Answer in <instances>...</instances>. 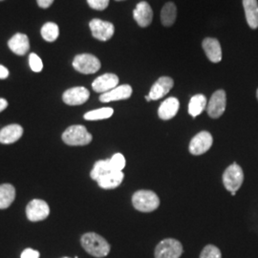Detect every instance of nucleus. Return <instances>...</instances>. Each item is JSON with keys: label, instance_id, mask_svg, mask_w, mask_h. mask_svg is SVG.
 Segmentation results:
<instances>
[{"label": "nucleus", "instance_id": "nucleus-5", "mask_svg": "<svg viewBox=\"0 0 258 258\" xmlns=\"http://www.w3.org/2000/svg\"><path fill=\"white\" fill-rule=\"evenodd\" d=\"M244 181V172L239 165L233 163L232 165L227 167L223 174V184L226 189L232 192H236Z\"/></svg>", "mask_w": 258, "mask_h": 258}, {"label": "nucleus", "instance_id": "nucleus-14", "mask_svg": "<svg viewBox=\"0 0 258 258\" xmlns=\"http://www.w3.org/2000/svg\"><path fill=\"white\" fill-rule=\"evenodd\" d=\"M119 83V78L115 74H104L98 77L92 83L93 90L97 93H106L116 88Z\"/></svg>", "mask_w": 258, "mask_h": 258}, {"label": "nucleus", "instance_id": "nucleus-1", "mask_svg": "<svg viewBox=\"0 0 258 258\" xmlns=\"http://www.w3.org/2000/svg\"><path fill=\"white\" fill-rule=\"evenodd\" d=\"M83 249L94 257H105L110 252V245L102 236L95 232H87L81 238Z\"/></svg>", "mask_w": 258, "mask_h": 258}, {"label": "nucleus", "instance_id": "nucleus-36", "mask_svg": "<svg viewBox=\"0 0 258 258\" xmlns=\"http://www.w3.org/2000/svg\"><path fill=\"white\" fill-rule=\"evenodd\" d=\"M146 100H147L148 102H150V101H151V99L149 98V96H147V97H146Z\"/></svg>", "mask_w": 258, "mask_h": 258}, {"label": "nucleus", "instance_id": "nucleus-39", "mask_svg": "<svg viewBox=\"0 0 258 258\" xmlns=\"http://www.w3.org/2000/svg\"><path fill=\"white\" fill-rule=\"evenodd\" d=\"M62 258H70V257H62Z\"/></svg>", "mask_w": 258, "mask_h": 258}, {"label": "nucleus", "instance_id": "nucleus-13", "mask_svg": "<svg viewBox=\"0 0 258 258\" xmlns=\"http://www.w3.org/2000/svg\"><path fill=\"white\" fill-rule=\"evenodd\" d=\"M133 18L138 23L139 26L148 27L153 19V11L150 5L146 1H142L137 4L136 8L133 11Z\"/></svg>", "mask_w": 258, "mask_h": 258}, {"label": "nucleus", "instance_id": "nucleus-40", "mask_svg": "<svg viewBox=\"0 0 258 258\" xmlns=\"http://www.w3.org/2000/svg\"><path fill=\"white\" fill-rule=\"evenodd\" d=\"M0 1H2V0H0Z\"/></svg>", "mask_w": 258, "mask_h": 258}, {"label": "nucleus", "instance_id": "nucleus-35", "mask_svg": "<svg viewBox=\"0 0 258 258\" xmlns=\"http://www.w3.org/2000/svg\"><path fill=\"white\" fill-rule=\"evenodd\" d=\"M7 106H8V102L5 99L0 98V112L5 110L7 108Z\"/></svg>", "mask_w": 258, "mask_h": 258}, {"label": "nucleus", "instance_id": "nucleus-2", "mask_svg": "<svg viewBox=\"0 0 258 258\" xmlns=\"http://www.w3.org/2000/svg\"><path fill=\"white\" fill-rule=\"evenodd\" d=\"M133 207L142 212H154L160 206V199L151 190H138L132 196Z\"/></svg>", "mask_w": 258, "mask_h": 258}, {"label": "nucleus", "instance_id": "nucleus-9", "mask_svg": "<svg viewBox=\"0 0 258 258\" xmlns=\"http://www.w3.org/2000/svg\"><path fill=\"white\" fill-rule=\"evenodd\" d=\"M89 27L93 37L101 41L109 40L115 33V27L111 22L101 19H92L89 23Z\"/></svg>", "mask_w": 258, "mask_h": 258}, {"label": "nucleus", "instance_id": "nucleus-3", "mask_svg": "<svg viewBox=\"0 0 258 258\" xmlns=\"http://www.w3.org/2000/svg\"><path fill=\"white\" fill-rule=\"evenodd\" d=\"M62 140L68 146H86L92 142V135L83 125H72L63 132Z\"/></svg>", "mask_w": 258, "mask_h": 258}, {"label": "nucleus", "instance_id": "nucleus-11", "mask_svg": "<svg viewBox=\"0 0 258 258\" xmlns=\"http://www.w3.org/2000/svg\"><path fill=\"white\" fill-rule=\"evenodd\" d=\"M89 97L90 92L88 89L83 86H79L66 90L62 95V100L68 105H81L87 102Z\"/></svg>", "mask_w": 258, "mask_h": 258}, {"label": "nucleus", "instance_id": "nucleus-37", "mask_svg": "<svg viewBox=\"0 0 258 258\" xmlns=\"http://www.w3.org/2000/svg\"><path fill=\"white\" fill-rule=\"evenodd\" d=\"M256 98H257V100H258V89H257V91H256Z\"/></svg>", "mask_w": 258, "mask_h": 258}, {"label": "nucleus", "instance_id": "nucleus-7", "mask_svg": "<svg viewBox=\"0 0 258 258\" xmlns=\"http://www.w3.org/2000/svg\"><path fill=\"white\" fill-rule=\"evenodd\" d=\"M227 96L224 90H217L212 94L207 106V112L212 119L220 118L226 110Z\"/></svg>", "mask_w": 258, "mask_h": 258}, {"label": "nucleus", "instance_id": "nucleus-18", "mask_svg": "<svg viewBox=\"0 0 258 258\" xmlns=\"http://www.w3.org/2000/svg\"><path fill=\"white\" fill-rule=\"evenodd\" d=\"M124 174L120 170H111L109 172L105 173L104 175L100 177L97 182L98 184L104 189H112L118 187L121 182L123 181Z\"/></svg>", "mask_w": 258, "mask_h": 258}, {"label": "nucleus", "instance_id": "nucleus-23", "mask_svg": "<svg viewBox=\"0 0 258 258\" xmlns=\"http://www.w3.org/2000/svg\"><path fill=\"white\" fill-rule=\"evenodd\" d=\"M177 18V7L173 2H167L161 11V21L166 27H170L174 24Z\"/></svg>", "mask_w": 258, "mask_h": 258}, {"label": "nucleus", "instance_id": "nucleus-4", "mask_svg": "<svg viewBox=\"0 0 258 258\" xmlns=\"http://www.w3.org/2000/svg\"><path fill=\"white\" fill-rule=\"evenodd\" d=\"M183 245L173 238L162 240L155 248V258H180L183 254Z\"/></svg>", "mask_w": 258, "mask_h": 258}, {"label": "nucleus", "instance_id": "nucleus-29", "mask_svg": "<svg viewBox=\"0 0 258 258\" xmlns=\"http://www.w3.org/2000/svg\"><path fill=\"white\" fill-rule=\"evenodd\" d=\"M110 165L113 169L122 171V169L125 166V158L121 153H116L109 159Z\"/></svg>", "mask_w": 258, "mask_h": 258}, {"label": "nucleus", "instance_id": "nucleus-17", "mask_svg": "<svg viewBox=\"0 0 258 258\" xmlns=\"http://www.w3.org/2000/svg\"><path fill=\"white\" fill-rule=\"evenodd\" d=\"M179 107H180V102L178 101V99H176L174 97H170L166 99L162 102V104L158 109L159 118L164 120H170L174 118L179 111Z\"/></svg>", "mask_w": 258, "mask_h": 258}, {"label": "nucleus", "instance_id": "nucleus-20", "mask_svg": "<svg viewBox=\"0 0 258 258\" xmlns=\"http://www.w3.org/2000/svg\"><path fill=\"white\" fill-rule=\"evenodd\" d=\"M10 50L19 55H24L30 49L29 38L26 35L18 33L8 42Z\"/></svg>", "mask_w": 258, "mask_h": 258}, {"label": "nucleus", "instance_id": "nucleus-31", "mask_svg": "<svg viewBox=\"0 0 258 258\" xmlns=\"http://www.w3.org/2000/svg\"><path fill=\"white\" fill-rule=\"evenodd\" d=\"M88 5L90 8L98 11H102L106 9L109 4V0H87Z\"/></svg>", "mask_w": 258, "mask_h": 258}, {"label": "nucleus", "instance_id": "nucleus-34", "mask_svg": "<svg viewBox=\"0 0 258 258\" xmlns=\"http://www.w3.org/2000/svg\"><path fill=\"white\" fill-rule=\"evenodd\" d=\"M8 76H9V70L5 66L0 65V80L7 79Z\"/></svg>", "mask_w": 258, "mask_h": 258}, {"label": "nucleus", "instance_id": "nucleus-24", "mask_svg": "<svg viewBox=\"0 0 258 258\" xmlns=\"http://www.w3.org/2000/svg\"><path fill=\"white\" fill-rule=\"evenodd\" d=\"M207 107V98L202 94L194 96L188 103V113L194 118L200 115Z\"/></svg>", "mask_w": 258, "mask_h": 258}, {"label": "nucleus", "instance_id": "nucleus-8", "mask_svg": "<svg viewBox=\"0 0 258 258\" xmlns=\"http://www.w3.org/2000/svg\"><path fill=\"white\" fill-rule=\"evenodd\" d=\"M50 208L48 204L40 200V199H34L28 204L26 208V215L27 218L32 222H38L45 220L49 216Z\"/></svg>", "mask_w": 258, "mask_h": 258}, {"label": "nucleus", "instance_id": "nucleus-21", "mask_svg": "<svg viewBox=\"0 0 258 258\" xmlns=\"http://www.w3.org/2000/svg\"><path fill=\"white\" fill-rule=\"evenodd\" d=\"M243 7L245 16L249 27L258 28V2L257 0H243Z\"/></svg>", "mask_w": 258, "mask_h": 258}, {"label": "nucleus", "instance_id": "nucleus-38", "mask_svg": "<svg viewBox=\"0 0 258 258\" xmlns=\"http://www.w3.org/2000/svg\"><path fill=\"white\" fill-rule=\"evenodd\" d=\"M116 1H123V0H116Z\"/></svg>", "mask_w": 258, "mask_h": 258}, {"label": "nucleus", "instance_id": "nucleus-26", "mask_svg": "<svg viewBox=\"0 0 258 258\" xmlns=\"http://www.w3.org/2000/svg\"><path fill=\"white\" fill-rule=\"evenodd\" d=\"M114 110L111 107H102L100 109L89 111L86 114H84L83 118L86 120H99L108 119L113 115Z\"/></svg>", "mask_w": 258, "mask_h": 258}, {"label": "nucleus", "instance_id": "nucleus-16", "mask_svg": "<svg viewBox=\"0 0 258 258\" xmlns=\"http://www.w3.org/2000/svg\"><path fill=\"white\" fill-rule=\"evenodd\" d=\"M205 54L207 57L213 62L218 63L222 59V49L219 41L216 38L207 37L202 42Z\"/></svg>", "mask_w": 258, "mask_h": 258}, {"label": "nucleus", "instance_id": "nucleus-25", "mask_svg": "<svg viewBox=\"0 0 258 258\" xmlns=\"http://www.w3.org/2000/svg\"><path fill=\"white\" fill-rule=\"evenodd\" d=\"M111 170H113V168L111 166L109 159H107V160H101V161L96 162V164L94 165V167H93L92 171L90 173V176H91L93 180L97 181L100 177H102V175H104L105 173L109 172Z\"/></svg>", "mask_w": 258, "mask_h": 258}, {"label": "nucleus", "instance_id": "nucleus-32", "mask_svg": "<svg viewBox=\"0 0 258 258\" xmlns=\"http://www.w3.org/2000/svg\"><path fill=\"white\" fill-rule=\"evenodd\" d=\"M21 258H39V252L33 249H25L21 253Z\"/></svg>", "mask_w": 258, "mask_h": 258}, {"label": "nucleus", "instance_id": "nucleus-27", "mask_svg": "<svg viewBox=\"0 0 258 258\" xmlns=\"http://www.w3.org/2000/svg\"><path fill=\"white\" fill-rule=\"evenodd\" d=\"M41 36L48 41V42H53L58 37L59 35V29L58 26L54 23V22H47L42 28H41Z\"/></svg>", "mask_w": 258, "mask_h": 258}, {"label": "nucleus", "instance_id": "nucleus-12", "mask_svg": "<svg viewBox=\"0 0 258 258\" xmlns=\"http://www.w3.org/2000/svg\"><path fill=\"white\" fill-rule=\"evenodd\" d=\"M174 82L169 77H161L158 79L156 83H154L149 91V98L151 101H157L165 97L167 93L172 89Z\"/></svg>", "mask_w": 258, "mask_h": 258}, {"label": "nucleus", "instance_id": "nucleus-10", "mask_svg": "<svg viewBox=\"0 0 258 258\" xmlns=\"http://www.w3.org/2000/svg\"><path fill=\"white\" fill-rule=\"evenodd\" d=\"M212 134L208 131H201L191 139L189 144V152L192 155H202L212 148Z\"/></svg>", "mask_w": 258, "mask_h": 258}, {"label": "nucleus", "instance_id": "nucleus-19", "mask_svg": "<svg viewBox=\"0 0 258 258\" xmlns=\"http://www.w3.org/2000/svg\"><path fill=\"white\" fill-rule=\"evenodd\" d=\"M23 135V128L19 124H10L0 130V143L10 145L18 142Z\"/></svg>", "mask_w": 258, "mask_h": 258}, {"label": "nucleus", "instance_id": "nucleus-30", "mask_svg": "<svg viewBox=\"0 0 258 258\" xmlns=\"http://www.w3.org/2000/svg\"><path fill=\"white\" fill-rule=\"evenodd\" d=\"M29 64H30L31 69L37 73L40 72L43 69V63H42L41 58L35 53H32L31 55H29Z\"/></svg>", "mask_w": 258, "mask_h": 258}, {"label": "nucleus", "instance_id": "nucleus-33", "mask_svg": "<svg viewBox=\"0 0 258 258\" xmlns=\"http://www.w3.org/2000/svg\"><path fill=\"white\" fill-rule=\"evenodd\" d=\"M37 2L40 8L47 9V8H49L53 4L54 0H37Z\"/></svg>", "mask_w": 258, "mask_h": 258}, {"label": "nucleus", "instance_id": "nucleus-6", "mask_svg": "<svg viewBox=\"0 0 258 258\" xmlns=\"http://www.w3.org/2000/svg\"><path fill=\"white\" fill-rule=\"evenodd\" d=\"M101 61L91 54L76 55L73 60V67L82 74H95L101 69Z\"/></svg>", "mask_w": 258, "mask_h": 258}, {"label": "nucleus", "instance_id": "nucleus-28", "mask_svg": "<svg viewBox=\"0 0 258 258\" xmlns=\"http://www.w3.org/2000/svg\"><path fill=\"white\" fill-rule=\"evenodd\" d=\"M199 258H222L221 250L214 245H207Z\"/></svg>", "mask_w": 258, "mask_h": 258}, {"label": "nucleus", "instance_id": "nucleus-22", "mask_svg": "<svg viewBox=\"0 0 258 258\" xmlns=\"http://www.w3.org/2000/svg\"><path fill=\"white\" fill-rule=\"evenodd\" d=\"M16 198V189L11 184L0 185V210L9 208Z\"/></svg>", "mask_w": 258, "mask_h": 258}, {"label": "nucleus", "instance_id": "nucleus-15", "mask_svg": "<svg viewBox=\"0 0 258 258\" xmlns=\"http://www.w3.org/2000/svg\"><path fill=\"white\" fill-rule=\"evenodd\" d=\"M132 87L128 84H123L117 86L116 88L112 89L108 92L103 93L100 97V101L102 102H115V101H121L127 100L132 95Z\"/></svg>", "mask_w": 258, "mask_h": 258}]
</instances>
